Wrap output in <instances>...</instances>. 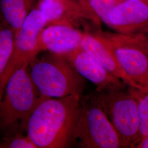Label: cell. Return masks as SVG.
<instances>
[{"instance_id":"6da1fadb","label":"cell","mask_w":148,"mask_h":148,"mask_svg":"<svg viewBox=\"0 0 148 148\" xmlns=\"http://www.w3.org/2000/svg\"><path fill=\"white\" fill-rule=\"evenodd\" d=\"M82 96L47 98L32 112L27 134L37 148H70L75 145L74 131Z\"/></svg>"},{"instance_id":"7a4b0ae2","label":"cell","mask_w":148,"mask_h":148,"mask_svg":"<svg viewBox=\"0 0 148 148\" xmlns=\"http://www.w3.org/2000/svg\"><path fill=\"white\" fill-rule=\"evenodd\" d=\"M29 64L12 75L0 99V131L3 133L16 129L26 131L32 112L47 98L40 93L32 81Z\"/></svg>"},{"instance_id":"3957f363","label":"cell","mask_w":148,"mask_h":148,"mask_svg":"<svg viewBox=\"0 0 148 148\" xmlns=\"http://www.w3.org/2000/svg\"><path fill=\"white\" fill-rule=\"evenodd\" d=\"M30 77L41 95L46 98L82 96L86 81L69 63L65 56L49 52L36 56L29 64Z\"/></svg>"},{"instance_id":"277c9868","label":"cell","mask_w":148,"mask_h":148,"mask_svg":"<svg viewBox=\"0 0 148 148\" xmlns=\"http://www.w3.org/2000/svg\"><path fill=\"white\" fill-rule=\"evenodd\" d=\"M127 87L95 90L90 95L104 111L125 148H133L138 138V103L143 94Z\"/></svg>"},{"instance_id":"5b68a950","label":"cell","mask_w":148,"mask_h":148,"mask_svg":"<svg viewBox=\"0 0 148 148\" xmlns=\"http://www.w3.org/2000/svg\"><path fill=\"white\" fill-rule=\"evenodd\" d=\"M74 139L75 145L79 148H122L120 138L111 122L90 95L81 97Z\"/></svg>"},{"instance_id":"8992f818","label":"cell","mask_w":148,"mask_h":148,"mask_svg":"<svg viewBox=\"0 0 148 148\" xmlns=\"http://www.w3.org/2000/svg\"><path fill=\"white\" fill-rule=\"evenodd\" d=\"M103 34L111 43L119 63L135 88L143 94L148 92L147 35L117 32H103Z\"/></svg>"},{"instance_id":"52a82bcc","label":"cell","mask_w":148,"mask_h":148,"mask_svg":"<svg viewBox=\"0 0 148 148\" xmlns=\"http://www.w3.org/2000/svg\"><path fill=\"white\" fill-rule=\"evenodd\" d=\"M47 26V21L36 6L23 21L15 35L14 49L9 62L0 75V99L5 85L12 75L39 53L37 48L38 35Z\"/></svg>"},{"instance_id":"ba28073f","label":"cell","mask_w":148,"mask_h":148,"mask_svg":"<svg viewBox=\"0 0 148 148\" xmlns=\"http://www.w3.org/2000/svg\"><path fill=\"white\" fill-rule=\"evenodd\" d=\"M105 24L119 33L148 35V0H123L109 12Z\"/></svg>"},{"instance_id":"9c48e42d","label":"cell","mask_w":148,"mask_h":148,"mask_svg":"<svg viewBox=\"0 0 148 148\" xmlns=\"http://www.w3.org/2000/svg\"><path fill=\"white\" fill-rule=\"evenodd\" d=\"M80 47L109 72L121 79L125 85L136 89L132 81L121 68L111 43L99 25L95 29L84 25V37Z\"/></svg>"},{"instance_id":"30bf717a","label":"cell","mask_w":148,"mask_h":148,"mask_svg":"<svg viewBox=\"0 0 148 148\" xmlns=\"http://www.w3.org/2000/svg\"><path fill=\"white\" fill-rule=\"evenodd\" d=\"M65 56L81 76L96 86V90H108L127 86L121 79L92 58L80 46Z\"/></svg>"},{"instance_id":"8fae6325","label":"cell","mask_w":148,"mask_h":148,"mask_svg":"<svg viewBox=\"0 0 148 148\" xmlns=\"http://www.w3.org/2000/svg\"><path fill=\"white\" fill-rule=\"evenodd\" d=\"M84 32L76 27L66 25H51L40 32L37 40L38 52H49L66 56L79 47Z\"/></svg>"},{"instance_id":"7c38bea8","label":"cell","mask_w":148,"mask_h":148,"mask_svg":"<svg viewBox=\"0 0 148 148\" xmlns=\"http://www.w3.org/2000/svg\"><path fill=\"white\" fill-rule=\"evenodd\" d=\"M38 0H0V19L14 32L19 30Z\"/></svg>"},{"instance_id":"4fadbf2b","label":"cell","mask_w":148,"mask_h":148,"mask_svg":"<svg viewBox=\"0 0 148 148\" xmlns=\"http://www.w3.org/2000/svg\"><path fill=\"white\" fill-rule=\"evenodd\" d=\"M36 7L45 16L47 21V26L51 25L77 26V24L68 14L63 5L58 0H38Z\"/></svg>"},{"instance_id":"5bb4252c","label":"cell","mask_w":148,"mask_h":148,"mask_svg":"<svg viewBox=\"0 0 148 148\" xmlns=\"http://www.w3.org/2000/svg\"><path fill=\"white\" fill-rule=\"evenodd\" d=\"M14 39V32L0 19V75L13 52Z\"/></svg>"},{"instance_id":"9a60e30c","label":"cell","mask_w":148,"mask_h":148,"mask_svg":"<svg viewBox=\"0 0 148 148\" xmlns=\"http://www.w3.org/2000/svg\"><path fill=\"white\" fill-rule=\"evenodd\" d=\"M64 7L68 14L77 25L81 21H88L100 25L101 21L95 13L86 10L77 0H58Z\"/></svg>"},{"instance_id":"2e32d148","label":"cell","mask_w":148,"mask_h":148,"mask_svg":"<svg viewBox=\"0 0 148 148\" xmlns=\"http://www.w3.org/2000/svg\"><path fill=\"white\" fill-rule=\"evenodd\" d=\"M24 130L16 129L3 134L0 139V148H37Z\"/></svg>"},{"instance_id":"e0dca14e","label":"cell","mask_w":148,"mask_h":148,"mask_svg":"<svg viewBox=\"0 0 148 148\" xmlns=\"http://www.w3.org/2000/svg\"><path fill=\"white\" fill-rule=\"evenodd\" d=\"M138 117L139 135L134 146L143 138L148 137V92L142 94L139 100Z\"/></svg>"},{"instance_id":"ac0fdd59","label":"cell","mask_w":148,"mask_h":148,"mask_svg":"<svg viewBox=\"0 0 148 148\" xmlns=\"http://www.w3.org/2000/svg\"><path fill=\"white\" fill-rule=\"evenodd\" d=\"M123 0H89L90 7L101 21L106 23L109 12Z\"/></svg>"},{"instance_id":"d6986e66","label":"cell","mask_w":148,"mask_h":148,"mask_svg":"<svg viewBox=\"0 0 148 148\" xmlns=\"http://www.w3.org/2000/svg\"><path fill=\"white\" fill-rule=\"evenodd\" d=\"M133 148H148V137L139 141Z\"/></svg>"},{"instance_id":"ffe728a7","label":"cell","mask_w":148,"mask_h":148,"mask_svg":"<svg viewBox=\"0 0 148 148\" xmlns=\"http://www.w3.org/2000/svg\"><path fill=\"white\" fill-rule=\"evenodd\" d=\"M79 3L82 5L84 7H85L86 10H87L88 11L92 12L95 13L93 10L91 9L90 7V3H89V0H77Z\"/></svg>"},{"instance_id":"44dd1931","label":"cell","mask_w":148,"mask_h":148,"mask_svg":"<svg viewBox=\"0 0 148 148\" xmlns=\"http://www.w3.org/2000/svg\"><path fill=\"white\" fill-rule=\"evenodd\" d=\"M147 47H148V36L147 35Z\"/></svg>"},{"instance_id":"7402d4cb","label":"cell","mask_w":148,"mask_h":148,"mask_svg":"<svg viewBox=\"0 0 148 148\" xmlns=\"http://www.w3.org/2000/svg\"></svg>"}]
</instances>
